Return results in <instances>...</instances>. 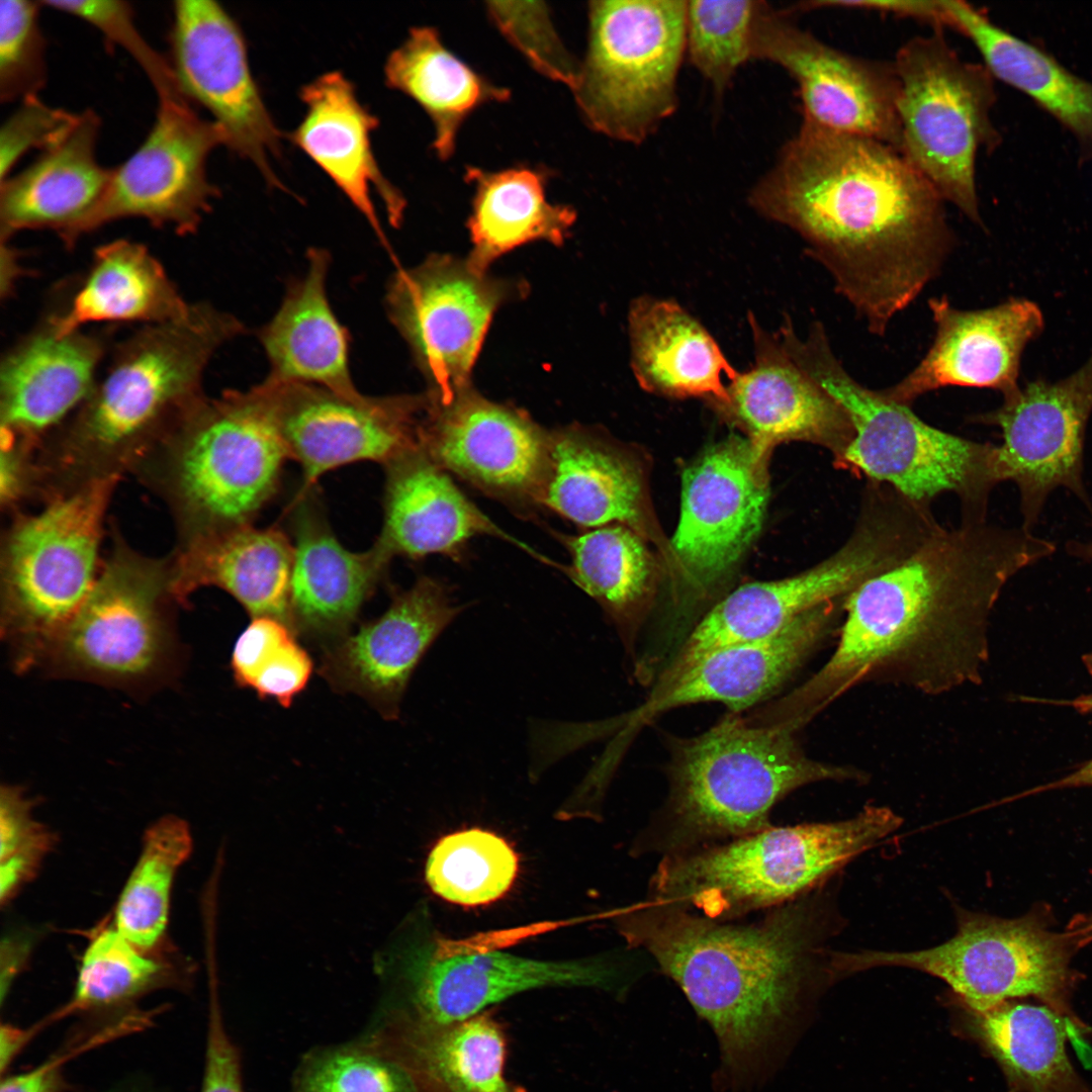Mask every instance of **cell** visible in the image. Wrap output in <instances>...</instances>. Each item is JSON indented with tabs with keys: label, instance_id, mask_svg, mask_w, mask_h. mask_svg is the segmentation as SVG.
<instances>
[{
	"label": "cell",
	"instance_id": "obj_19",
	"mask_svg": "<svg viewBox=\"0 0 1092 1092\" xmlns=\"http://www.w3.org/2000/svg\"><path fill=\"white\" fill-rule=\"evenodd\" d=\"M511 284L468 260L433 255L390 279L385 307L408 345L430 391L447 394L469 384V374L496 308Z\"/></svg>",
	"mask_w": 1092,
	"mask_h": 1092
},
{
	"label": "cell",
	"instance_id": "obj_43",
	"mask_svg": "<svg viewBox=\"0 0 1092 1092\" xmlns=\"http://www.w3.org/2000/svg\"><path fill=\"white\" fill-rule=\"evenodd\" d=\"M556 536L571 558L562 570L603 607L624 641L632 642L639 615L656 581L655 560L645 540L623 525Z\"/></svg>",
	"mask_w": 1092,
	"mask_h": 1092
},
{
	"label": "cell",
	"instance_id": "obj_9",
	"mask_svg": "<svg viewBox=\"0 0 1092 1092\" xmlns=\"http://www.w3.org/2000/svg\"><path fill=\"white\" fill-rule=\"evenodd\" d=\"M942 28L907 40L893 61L898 80V152L972 222L983 225L976 164L1001 140L991 118L995 78L963 60Z\"/></svg>",
	"mask_w": 1092,
	"mask_h": 1092
},
{
	"label": "cell",
	"instance_id": "obj_16",
	"mask_svg": "<svg viewBox=\"0 0 1092 1092\" xmlns=\"http://www.w3.org/2000/svg\"><path fill=\"white\" fill-rule=\"evenodd\" d=\"M289 459L302 470L299 492L325 473L361 461L387 464L420 447L429 395L367 396L267 378L253 386Z\"/></svg>",
	"mask_w": 1092,
	"mask_h": 1092
},
{
	"label": "cell",
	"instance_id": "obj_31",
	"mask_svg": "<svg viewBox=\"0 0 1092 1092\" xmlns=\"http://www.w3.org/2000/svg\"><path fill=\"white\" fill-rule=\"evenodd\" d=\"M359 1037L402 1068L418 1092H513L504 1035L485 1014L437 1024L386 1008Z\"/></svg>",
	"mask_w": 1092,
	"mask_h": 1092
},
{
	"label": "cell",
	"instance_id": "obj_6",
	"mask_svg": "<svg viewBox=\"0 0 1092 1092\" xmlns=\"http://www.w3.org/2000/svg\"><path fill=\"white\" fill-rule=\"evenodd\" d=\"M798 361L847 414L854 436L834 463L929 506L940 493L958 495L963 519L986 520L991 490L1003 481L997 446L962 438L919 419L856 381L831 348L825 327L814 322L804 336L786 329Z\"/></svg>",
	"mask_w": 1092,
	"mask_h": 1092
},
{
	"label": "cell",
	"instance_id": "obj_17",
	"mask_svg": "<svg viewBox=\"0 0 1092 1092\" xmlns=\"http://www.w3.org/2000/svg\"><path fill=\"white\" fill-rule=\"evenodd\" d=\"M172 11L168 61L182 96L211 115L224 147L282 188L273 162L283 134L252 73L240 25L213 0H178Z\"/></svg>",
	"mask_w": 1092,
	"mask_h": 1092
},
{
	"label": "cell",
	"instance_id": "obj_35",
	"mask_svg": "<svg viewBox=\"0 0 1092 1092\" xmlns=\"http://www.w3.org/2000/svg\"><path fill=\"white\" fill-rule=\"evenodd\" d=\"M631 368L639 386L670 398L728 400L738 374L709 331L674 300L642 295L628 313Z\"/></svg>",
	"mask_w": 1092,
	"mask_h": 1092
},
{
	"label": "cell",
	"instance_id": "obj_42",
	"mask_svg": "<svg viewBox=\"0 0 1092 1092\" xmlns=\"http://www.w3.org/2000/svg\"><path fill=\"white\" fill-rule=\"evenodd\" d=\"M465 179L474 189L468 220L472 251L467 260L478 270L486 271L496 258L532 241L562 244L575 220L572 208L546 199L540 171L468 167Z\"/></svg>",
	"mask_w": 1092,
	"mask_h": 1092
},
{
	"label": "cell",
	"instance_id": "obj_49",
	"mask_svg": "<svg viewBox=\"0 0 1092 1092\" xmlns=\"http://www.w3.org/2000/svg\"><path fill=\"white\" fill-rule=\"evenodd\" d=\"M40 1H0V101H21L47 82L46 38Z\"/></svg>",
	"mask_w": 1092,
	"mask_h": 1092
},
{
	"label": "cell",
	"instance_id": "obj_14",
	"mask_svg": "<svg viewBox=\"0 0 1092 1092\" xmlns=\"http://www.w3.org/2000/svg\"><path fill=\"white\" fill-rule=\"evenodd\" d=\"M173 576L163 566L120 551L55 641L41 667L52 675L144 690L177 666L178 644L167 614Z\"/></svg>",
	"mask_w": 1092,
	"mask_h": 1092
},
{
	"label": "cell",
	"instance_id": "obj_52",
	"mask_svg": "<svg viewBox=\"0 0 1092 1092\" xmlns=\"http://www.w3.org/2000/svg\"><path fill=\"white\" fill-rule=\"evenodd\" d=\"M79 114L51 106L38 96L19 101L0 127V181L12 174L15 165L29 151L42 152L65 139Z\"/></svg>",
	"mask_w": 1092,
	"mask_h": 1092
},
{
	"label": "cell",
	"instance_id": "obj_26",
	"mask_svg": "<svg viewBox=\"0 0 1092 1092\" xmlns=\"http://www.w3.org/2000/svg\"><path fill=\"white\" fill-rule=\"evenodd\" d=\"M935 326L933 342L904 378L880 389L887 398L909 405L919 396L946 386L990 388L1004 397L1018 389L1020 358L1042 330L1040 309L1025 299L965 310L946 296L928 300Z\"/></svg>",
	"mask_w": 1092,
	"mask_h": 1092
},
{
	"label": "cell",
	"instance_id": "obj_10",
	"mask_svg": "<svg viewBox=\"0 0 1092 1092\" xmlns=\"http://www.w3.org/2000/svg\"><path fill=\"white\" fill-rule=\"evenodd\" d=\"M1078 945L1069 932L1051 930L1037 914L1003 919L961 910L958 930L945 942L915 951L834 952L830 970L849 974L896 966L944 981L972 1012L1032 997L1068 1017L1087 1036L1092 1028L1072 1007L1079 981L1071 966Z\"/></svg>",
	"mask_w": 1092,
	"mask_h": 1092
},
{
	"label": "cell",
	"instance_id": "obj_53",
	"mask_svg": "<svg viewBox=\"0 0 1092 1092\" xmlns=\"http://www.w3.org/2000/svg\"><path fill=\"white\" fill-rule=\"evenodd\" d=\"M293 639V630L284 621L269 616L253 618L232 653L231 666L238 686L252 689L265 664Z\"/></svg>",
	"mask_w": 1092,
	"mask_h": 1092
},
{
	"label": "cell",
	"instance_id": "obj_1",
	"mask_svg": "<svg viewBox=\"0 0 1092 1092\" xmlns=\"http://www.w3.org/2000/svg\"><path fill=\"white\" fill-rule=\"evenodd\" d=\"M1031 531L962 519L907 559L867 580L843 604L836 647L810 678L768 706L797 732L849 691L881 681L936 696L978 684L988 625L1007 581L1052 555Z\"/></svg>",
	"mask_w": 1092,
	"mask_h": 1092
},
{
	"label": "cell",
	"instance_id": "obj_56",
	"mask_svg": "<svg viewBox=\"0 0 1092 1092\" xmlns=\"http://www.w3.org/2000/svg\"><path fill=\"white\" fill-rule=\"evenodd\" d=\"M311 672V658L293 639L265 664L252 689L260 698L273 699L286 708L305 688Z\"/></svg>",
	"mask_w": 1092,
	"mask_h": 1092
},
{
	"label": "cell",
	"instance_id": "obj_38",
	"mask_svg": "<svg viewBox=\"0 0 1092 1092\" xmlns=\"http://www.w3.org/2000/svg\"><path fill=\"white\" fill-rule=\"evenodd\" d=\"M939 24L969 38L995 79L1030 97L1074 134L1083 158L1092 157L1091 82L967 2L939 0Z\"/></svg>",
	"mask_w": 1092,
	"mask_h": 1092
},
{
	"label": "cell",
	"instance_id": "obj_7",
	"mask_svg": "<svg viewBox=\"0 0 1092 1092\" xmlns=\"http://www.w3.org/2000/svg\"><path fill=\"white\" fill-rule=\"evenodd\" d=\"M116 481L114 472L96 475L10 534L1 635L16 671L41 666L93 589L103 519Z\"/></svg>",
	"mask_w": 1092,
	"mask_h": 1092
},
{
	"label": "cell",
	"instance_id": "obj_61",
	"mask_svg": "<svg viewBox=\"0 0 1092 1092\" xmlns=\"http://www.w3.org/2000/svg\"><path fill=\"white\" fill-rule=\"evenodd\" d=\"M1066 550L1074 557L1092 561V542L1069 541L1066 544Z\"/></svg>",
	"mask_w": 1092,
	"mask_h": 1092
},
{
	"label": "cell",
	"instance_id": "obj_4",
	"mask_svg": "<svg viewBox=\"0 0 1092 1092\" xmlns=\"http://www.w3.org/2000/svg\"><path fill=\"white\" fill-rule=\"evenodd\" d=\"M795 734L731 713L703 734L677 740L668 798L639 834V854H680L760 831L771 826L774 806L796 789L863 778L808 757Z\"/></svg>",
	"mask_w": 1092,
	"mask_h": 1092
},
{
	"label": "cell",
	"instance_id": "obj_8",
	"mask_svg": "<svg viewBox=\"0 0 1092 1092\" xmlns=\"http://www.w3.org/2000/svg\"><path fill=\"white\" fill-rule=\"evenodd\" d=\"M235 315L207 302L182 318L146 325L115 349L103 379L81 405L70 442L84 457H102L177 421L200 399L211 357L244 334Z\"/></svg>",
	"mask_w": 1092,
	"mask_h": 1092
},
{
	"label": "cell",
	"instance_id": "obj_30",
	"mask_svg": "<svg viewBox=\"0 0 1092 1092\" xmlns=\"http://www.w3.org/2000/svg\"><path fill=\"white\" fill-rule=\"evenodd\" d=\"M384 466L383 523L373 545L388 561L394 556L420 559L430 554L457 560L472 538L487 535L551 564L482 513L421 446Z\"/></svg>",
	"mask_w": 1092,
	"mask_h": 1092
},
{
	"label": "cell",
	"instance_id": "obj_36",
	"mask_svg": "<svg viewBox=\"0 0 1092 1092\" xmlns=\"http://www.w3.org/2000/svg\"><path fill=\"white\" fill-rule=\"evenodd\" d=\"M331 255L313 247L306 269L291 281L273 317L259 331L270 365L267 378L359 393L350 371L349 333L331 307L327 279Z\"/></svg>",
	"mask_w": 1092,
	"mask_h": 1092
},
{
	"label": "cell",
	"instance_id": "obj_23",
	"mask_svg": "<svg viewBox=\"0 0 1092 1092\" xmlns=\"http://www.w3.org/2000/svg\"><path fill=\"white\" fill-rule=\"evenodd\" d=\"M747 321L753 363L728 382V400L712 407L762 455L803 441L826 448L835 463L854 436L847 414L794 356L780 328L765 329L752 312Z\"/></svg>",
	"mask_w": 1092,
	"mask_h": 1092
},
{
	"label": "cell",
	"instance_id": "obj_59",
	"mask_svg": "<svg viewBox=\"0 0 1092 1092\" xmlns=\"http://www.w3.org/2000/svg\"><path fill=\"white\" fill-rule=\"evenodd\" d=\"M21 266L18 263L16 250L10 245L9 240H1V296L5 298L13 291L14 283L20 276Z\"/></svg>",
	"mask_w": 1092,
	"mask_h": 1092
},
{
	"label": "cell",
	"instance_id": "obj_24",
	"mask_svg": "<svg viewBox=\"0 0 1092 1092\" xmlns=\"http://www.w3.org/2000/svg\"><path fill=\"white\" fill-rule=\"evenodd\" d=\"M462 611L443 582L422 576L397 592L379 618L336 641L320 672L333 689L363 697L394 720L416 667Z\"/></svg>",
	"mask_w": 1092,
	"mask_h": 1092
},
{
	"label": "cell",
	"instance_id": "obj_32",
	"mask_svg": "<svg viewBox=\"0 0 1092 1092\" xmlns=\"http://www.w3.org/2000/svg\"><path fill=\"white\" fill-rule=\"evenodd\" d=\"M299 492L293 516L289 626L316 639H342L386 573L389 562L373 545L345 548L322 512Z\"/></svg>",
	"mask_w": 1092,
	"mask_h": 1092
},
{
	"label": "cell",
	"instance_id": "obj_2",
	"mask_svg": "<svg viewBox=\"0 0 1092 1092\" xmlns=\"http://www.w3.org/2000/svg\"><path fill=\"white\" fill-rule=\"evenodd\" d=\"M748 203L803 239L880 337L940 274L956 244L945 202L895 148L805 123Z\"/></svg>",
	"mask_w": 1092,
	"mask_h": 1092
},
{
	"label": "cell",
	"instance_id": "obj_55",
	"mask_svg": "<svg viewBox=\"0 0 1092 1092\" xmlns=\"http://www.w3.org/2000/svg\"><path fill=\"white\" fill-rule=\"evenodd\" d=\"M32 802L22 789L16 786L1 787L0 795V859L15 853L32 852L44 854L51 843V835L34 821Z\"/></svg>",
	"mask_w": 1092,
	"mask_h": 1092
},
{
	"label": "cell",
	"instance_id": "obj_54",
	"mask_svg": "<svg viewBox=\"0 0 1092 1092\" xmlns=\"http://www.w3.org/2000/svg\"><path fill=\"white\" fill-rule=\"evenodd\" d=\"M200 1092H245L241 1052L224 1026L214 998L207 1021Z\"/></svg>",
	"mask_w": 1092,
	"mask_h": 1092
},
{
	"label": "cell",
	"instance_id": "obj_57",
	"mask_svg": "<svg viewBox=\"0 0 1092 1092\" xmlns=\"http://www.w3.org/2000/svg\"><path fill=\"white\" fill-rule=\"evenodd\" d=\"M100 1035H92L87 1040L74 1043L59 1052L40 1065L18 1074L2 1075L0 1092H65L67 1083L63 1066L68 1059L80 1050L101 1042Z\"/></svg>",
	"mask_w": 1092,
	"mask_h": 1092
},
{
	"label": "cell",
	"instance_id": "obj_33",
	"mask_svg": "<svg viewBox=\"0 0 1092 1092\" xmlns=\"http://www.w3.org/2000/svg\"><path fill=\"white\" fill-rule=\"evenodd\" d=\"M101 120L86 109L69 134L25 169L0 181V238L53 230L68 246L109 184L112 168L97 159Z\"/></svg>",
	"mask_w": 1092,
	"mask_h": 1092
},
{
	"label": "cell",
	"instance_id": "obj_3",
	"mask_svg": "<svg viewBox=\"0 0 1092 1092\" xmlns=\"http://www.w3.org/2000/svg\"><path fill=\"white\" fill-rule=\"evenodd\" d=\"M763 912L745 922L714 921L647 897L620 913L626 939L678 985L734 1070L795 1004L814 951L815 915L806 902Z\"/></svg>",
	"mask_w": 1092,
	"mask_h": 1092
},
{
	"label": "cell",
	"instance_id": "obj_25",
	"mask_svg": "<svg viewBox=\"0 0 1092 1092\" xmlns=\"http://www.w3.org/2000/svg\"><path fill=\"white\" fill-rule=\"evenodd\" d=\"M408 1009L418 1019L447 1024L478 1015L517 993L543 987H606L614 973L598 962H545L498 950L445 944L419 947L403 967Z\"/></svg>",
	"mask_w": 1092,
	"mask_h": 1092
},
{
	"label": "cell",
	"instance_id": "obj_44",
	"mask_svg": "<svg viewBox=\"0 0 1092 1092\" xmlns=\"http://www.w3.org/2000/svg\"><path fill=\"white\" fill-rule=\"evenodd\" d=\"M191 849L189 827L177 816L162 817L146 831L115 909V929L142 951L152 948L166 928L173 879Z\"/></svg>",
	"mask_w": 1092,
	"mask_h": 1092
},
{
	"label": "cell",
	"instance_id": "obj_58",
	"mask_svg": "<svg viewBox=\"0 0 1092 1092\" xmlns=\"http://www.w3.org/2000/svg\"><path fill=\"white\" fill-rule=\"evenodd\" d=\"M1085 665L1092 678V654L1084 657ZM1076 706L1081 708L1085 712L1092 713V692L1076 701ZM1078 787H1092V759L1084 762L1077 769L1070 772L1068 776L1061 780L1055 781L1046 788L1050 789H1063V788H1078ZM1045 788V789H1046Z\"/></svg>",
	"mask_w": 1092,
	"mask_h": 1092
},
{
	"label": "cell",
	"instance_id": "obj_5",
	"mask_svg": "<svg viewBox=\"0 0 1092 1092\" xmlns=\"http://www.w3.org/2000/svg\"><path fill=\"white\" fill-rule=\"evenodd\" d=\"M901 823L892 809L872 805L842 821L771 825L662 857L648 897L714 921L741 919L801 898Z\"/></svg>",
	"mask_w": 1092,
	"mask_h": 1092
},
{
	"label": "cell",
	"instance_id": "obj_37",
	"mask_svg": "<svg viewBox=\"0 0 1092 1092\" xmlns=\"http://www.w3.org/2000/svg\"><path fill=\"white\" fill-rule=\"evenodd\" d=\"M293 544L277 527L244 524L197 535L179 561L173 594L179 600L198 587L217 586L252 616L289 625Z\"/></svg>",
	"mask_w": 1092,
	"mask_h": 1092
},
{
	"label": "cell",
	"instance_id": "obj_39",
	"mask_svg": "<svg viewBox=\"0 0 1092 1092\" xmlns=\"http://www.w3.org/2000/svg\"><path fill=\"white\" fill-rule=\"evenodd\" d=\"M190 308L146 246L119 239L95 250L71 305L48 322L57 335L65 336L92 323H168L184 317Z\"/></svg>",
	"mask_w": 1092,
	"mask_h": 1092
},
{
	"label": "cell",
	"instance_id": "obj_20",
	"mask_svg": "<svg viewBox=\"0 0 1092 1092\" xmlns=\"http://www.w3.org/2000/svg\"><path fill=\"white\" fill-rule=\"evenodd\" d=\"M790 15V9L759 1L752 30V60L769 62L795 81L802 123L872 138L898 151L899 80L893 62L835 49Z\"/></svg>",
	"mask_w": 1092,
	"mask_h": 1092
},
{
	"label": "cell",
	"instance_id": "obj_22",
	"mask_svg": "<svg viewBox=\"0 0 1092 1092\" xmlns=\"http://www.w3.org/2000/svg\"><path fill=\"white\" fill-rule=\"evenodd\" d=\"M1092 413V357L1066 379L1036 380L1004 397L1001 406L977 417L998 427L1003 481L1019 491L1023 528L1037 524L1049 495L1065 487L1091 509L1083 480L1085 434Z\"/></svg>",
	"mask_w": 1092,
	"mask_h": 1092
},
{
	"label": "cell",
	"instance_id": "obj_13",
	"mask_svg": "<svg viewBox=\"0 0 1092 1092\" xmlns=\"http://www.w3.org/2000/svg\"><path fill=\"white\" fill-rule=\"evenodd\" d=\"M172 484L197 535L251 524L289 459L253 387L201 397L178 420Z\"/></svg>",
	"mask_w": 1092,
	"mask_h": 1092
},
{
	"label": "cell",
	"instance_id": "obj_29",
	"mask_svg": "<svg viewBox=\"0 0 1092 1092\" xmlns=\"http://www.w3.org/2000/svg\"><path fill=\"white\" fill-rule=\"evenodd\" d=\"M299 97L304 114L289 140L326 173L387 247L372 194L381 199L393 226L403 218L405 200L382 173L373 153L372 132L379 119L362 104L355 85L340 71L306 83Z\"/></svg>",
	"mask_w": 1092,
	"mask_h": 1092
},
{
	"label": "cell",
	"instance_id": "obj_46",
	"mask_svg": "<svg viewBox=\"0 0 1092 1092\" xmlns=\"http://www.w3.org/2000/svg\"><path fill=\"white\" fill-rule=\"evenodd\" d=\"M116 929L96 935L82 958L72 999L34 1025L35 1032L65 1016L130 1002L163 982V965L145 957Z\"/></svg>",
	"mask_w": 1092,
	"mask_h": 1092
},
{
	"label": "cell",
	"instance_id": "obj_12",
	"mask_svg": "<svg viewBox=\"0 0 1092 1092\" xmlns=\"http://www.w3.org/2000/svg\"><path fill=\"white\" fill-rule=\"evenodd\" d=\"M920 537L895 504L863 499L847 540L816 565L790 577L745 583L720 600L691 630L654 687H663L708 653L770 637L799 616L846 598L872 577L907 559Z\"/></svg>",
	"mask_w": 1092,
	"mask_h": 1092
},
{
	"label": "cell",
	"instance_id": "obj_18",
	"mask_svg": "<svg viewBox=\"0 0 1092 1092\" xmlns=\"http://www.w3.org/2000/svg\"><path fill=\"white\" fill-rule=\"evenodd\" d=\"M154 122L139 148L112 168L107 189L74 232L81 236L123 218L192 235L219 191L207 175L210 154L224 146L221 129L185 99H160Z\"/></svg>",
	"mask_w": 1092,
	"mask_h": 1092
},
{
	"label": "cell",
	"instance_id": "obj_51",
	"mask_svg": "<svg viewBox=\"0 0 1092 1092\" xmlns=\"http://www.w3.org/2000/svg\"><path fill=\"white\" fill-rule=\"evenodd\" d=\"M43 7L88 22L107 40L120 46L136 62L160 99H185L173 76L169 61L143 36L128 2L120 0H44ZM186 100V99H185Z\"/></svg>",
	"mask_w": 1092,
	"mask_h": 1092
},
{
	"label": "cell",
	"instance_id": "obj_41",
	"mask_svg": "<svg viewBox=\"0 0 1092 1092\" xmlns=\"http://www.w3.org/2000/svg\"><path fill=\"white\" fill-rule=\"evenodd\" d=\"M383 72L388 88L411 97L429 115L435 132L432 147L441 160L454 154L457 133L469 114L511 95L452 54L431 26L411 28L387 57Z\"/></svg>",
	"mask_w": 1092,
	"mask_h": 1092
},
{
	"label": "cell",
	"instance_id": "obj_28",
	"mask_svg": "<svg viewBox=\"0 0 1092 1092\" xmlns=\"http://www.w3.org/2000/svg\"><path fill=\"white\" fill-rule=\"evenodd\" d=\"M540 506L584 528L628 527L670 565V543L655 521L639 463L596 430L572 425L550 432Z\"/></svg>",
	"mask_w": 1092,
	"mask_h": 1092
},
{
	"label": "cell",
	"instance_id": "obj_47",
	"mask_svg": "<svg viewBox=\"0 0 1092 1092\" xmlns=\"http://www.w3.org/2000/svg\"><path fill=\"white\" fill-rule=\"evenodd\" d=\"M758 6L754 0L687 1L686 57L717 95L752 61Z\"/></svg>",
	"mask_w": 1092,
	"mask_h": 1092
},
{
	"label": "cell",
	"instance_id": "obj_40",
	"mask_svg": "<svg viewBox=\"0 0 1092 1092\" xmlns=\"http://www.w3.org/2000/svg\"><path fill=\"white\" fill-rule=\"evenodd\" d=\"M971 1026L1000 1067L1008 1092H1092L1067 1053L1071 1035H1086L1049 1006L1007 1000L972 1012Z\"/></svg>",
	"mask_w": 1092,
	"mask_h": 1092
},
{
	"label": "cell",
	"instance_id": "obj_60",
	"mask_svg": "<svg viewBox=\"0 0 1092 1092\" xmlns=\"http://www.w3.org/2000/svg\"><path fill=\"white\" fill-rule=\"evenodd\" d=\"M1070 933L1079 945L1092 940V914L1078 917L1070 926Z\"/></svg>",
	"mask_w": 1092,
	"mask_h": 1092
},
{
	"label": "cell",
	"instance_id": "obj_21",
	"mask_svg": "<svg viewBox=\"0 0 1092 1092\" xmlns=\"http://www.w3.org/2000/svg\"><path fill=\"white\" fill-rule=\"evenodd\" d=\"M428 394L420 446L435 463L512 508L526 512L540 506L550 432L470 384Z\"/></svg>",
	"mask_w": 1092,
	"mask_h": 1092
},
{
	"label": "cell",
	"instance_id": "obj_27",
	"mask_svg": "<svg viewBox=\"0 0 1092 1092\" xmlns=\"http://www.w3.org/2000/svg\"><path fill=\"white\" fill-rule=\"evenodd\" d=\"M843 599L799 616L777 634L714 650L671 682L653 688L646 701L625 715L624 735L676 707L724 704L738 714L781 688L836 626Z\"/></svg>",
	"mask_w": 1092,
	"mask_h": 1092
},
{
	"label": "cell",
	"instance_id": "obj_15",
	"mask_svg": "<svg viewBox=\"0 0 1092 1092\" xmlns=\"http://www.w3.org/2000/svg\"><path fill=\"white\" fill-rule=\"evenodd\" d=\"M769 457L731 436L685 469L669 542L678 612L716 594L757 538L769 497Z\"/></svg>",
	"mask_w": 1092,
	"mask_h": 1092
},
{
	"label": "cell",
	"instance_id": "obj_50",
	"mask_svg": "<svg viewBox=\"0 0 1092 1092\" xmlns=\"http://www.w3.org/2000/svg\"><path fill=\"white\" fill-rule=\"evenodd\" d=\"M486 10L502 33L539 73L573 88L579 65L563 46L543 2L489 1Z\"/></svg>",
	"mask_w": 1092,
	"mask_h": 1092
},
{
	"label": "cell",
	"instance_id": "obj_34",
	"mask_svg": "<svg viewBox=\"0 0 1092 1092\" xmlns=\"http://www.w3.org/2000/svg\"><path fill=\"white\" fill-rule=\"evenodd\" d=\"M105 349L96 335L59 336L49 322L20 341L1 362L2 431L40 433L82 405L97 383Z\"/></svg>",
	"mask_w": 1092,
	"mask_h": 1092
},
{
	"label": "cell",
	"instance_id": "obj_45",
	"mask_svg": "<svg viewBox=\"0 0 1092 1092\" xmlns=\"http://www.w3.org/2000/svg\"><path fill=\"white\" fill-rule=\"evenodd\" d=\"M518 872V856L502 837L472 828L441 838L429 853L425 877L439 897L479 906L504 896Z\"/></svg>",
	"mask_w": 1092,
	"mask_h": 1092
},
{
	"label": "cell",
	"instance_id": "obj_11",
	"mask_svg": "<svg viewBox=\"0 0 1092 1092\" xmlns=\"http://www.w3.org/2000/svg\"><path fill=\"white\" fill-rule=\"evenodd\" d=\"M686 0H597L571 89L588 126L641 145L675 112L686 57Z\"/></svg>",
	"mask_w": 1092,
	"mask_h": 1092
},
{
	"label": "cell",
	"instance_id": "obj_48",
	"mask_svg": "<svg viewBox=\"0 0 1092 1092\" xmlns=\"http://www.w3.org/2000/svg\"><path fill=\"white\" fill-rule=\"evenodd\" d=\"M289 1092H418L407 1073L359 1036L316 1045L295 1067Z\"/></svg>",
	"mask_w": 1092,
	"mask_h": 1092
}]
</instances>
